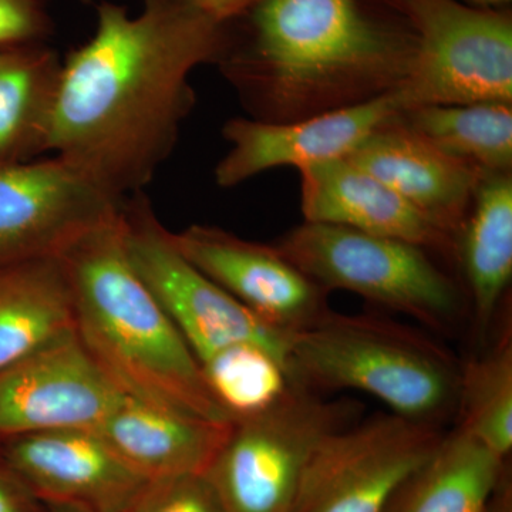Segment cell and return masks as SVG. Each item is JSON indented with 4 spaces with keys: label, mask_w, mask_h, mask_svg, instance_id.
<instances>
[{
    "label": "cell",
    "mask_w": 512,
    "mask_h": 512,
    "mask_svg": "<svg viewBox=\"0 0 512 512\" xmlns=\"http://www.w3.org/2000/svg\"><path fill=\"white\" fill-rule=\"evenodd\" d=\"M228 28L190 0H143L136 16L101 2L92 39L62 64L49 153L117 200L143 191L194 107L192 72L220 62Z\"/></svg>",
    "instance_id": "6da1fadb"
},
{
    "label": "cell",
    "mask_w": 512,
    "mask_h": 512,
    "mask_svg": "<svg viewBox=\"0 0 512 512\" xmlns=\"http://www.w3.org/2000/svg\"><path fill=\"white\" fill-rule=\"evenodd\" d=\"M220 66L251 119L288 123L396 92L417 40L382 0H261Z\"/></svg>",
    "instance_id": "7a4b0ae2"
},
{
    "label": "cell",
    "mask_w": 512,
    "mask_h": 512,
    "mask_svg": "<svg viewBox=\"0 0 512 512\" xmlns=\"http://www.w3.org/2000/svg\"><path fill=\"white\" fill-rule=\"evenodd\" d=\"M62 259L77 335L121 392L161 409L231 423L194 352L131 265L121 211L80 238Z\"/></svg>",
    "instance_id": "3957f363"
},
{
    "label": "cell",
    "mask_w": 512,
    "mask_h": 512,
    "mask_svg": "<svg viewBox=\"0 0 512 512\" xmlns=\"http://www.w3.org/2000/svg\"><path fill=\"white\" fill-rule=\"evenodd\" d=\"M289 365L303 389L357 390L393 414L444 427L456 416L461 363L423 333L372 315L329 311L289 333Z\"/></svg>",
    "instance_id": "277c9868"
},
{
    "label": "cell",
    "mask_w": 512,
    "mask_h": 512,
    "mask_svg": "<svg viewBox=\"0 0 512 512\" xmlns=\"http://www.w3.org/2000/svg\"><path fill=\"white\" fill-rule=\"evenodd\" d=\"M275 247L326 292L356 293L436 332L456 328L466 311L456 282L409 242L305 221Z\"/></svg>",
    "instance_id": "5b68a950"
},
{
    "label": "cell",
    "mask_w": 512,
    "mask_h": 512,
    "mask_svg": "<svg viewBox=\"0 0 512 512\" xmlns=\"http://www.w3.org/2000/svg\"><path fill=\"white\" fill-rule=\"evenodd\" d=\"M416 35L412 67L394 92L402 110L512 103V13L460 0H389Z\"/></svg>",
    "instance_id": "8992f818"
},
{
    "label": "cell",
    "mask_w": 512,
    "mask_h": 512,
    "mask_svg": "<svg viewBox=\"0 0 512 512\" xmlns=\"http://www.w3.org/2000/svg\"><path fill=\"white\" fill-rule=\"evenodd\" d=\"M359 407L299 389L269 412L234 421L204 474L222 510L289 512L316 448L352 424Z\"/></svg>",
    "instance_id": "52a82bcc"
},
{
    "label": "cell",
    "mask_w": 512,
    "mask_h": 512,
    "mask_svg": "<svg viewBox=\"0 0 512 512\" xmlns=\"http://www.w3.org/2000/svg\"><path fill=\"white\" fill-rule=\"evenodd\" d=\"M124 245L131 265L173 320L198 362L232 343L264 346L289 369V333L272 328L198 271L175 248L144 191L121 210ZM292 372V370H291Z\"/></svg>",
    "instance_id": "ba28073f"
},
{
    "label": "cell",
    "mask_w": 512,
    "mask_h": 512,
    "mask_svg": "<svg viewBox=\"0 0 512 512\" xmlns=\"http://www.w3.org/2000/svg\"><path fill=\"white\" fill-rule=\"evenodd\" d=\"M444 433L393 413L353 421L316 448L289 512H383Z\"/></svg>",
    "instance_id": "9c48e42d"
},
{
    "label": "cell",
    "mask_w": 512,
    "mask_h": 512,
    "mask_svg": "<svg viewBox=\"0 0 512 512\" xmlns=\"http://www.w3.org/2000/svg\"><path fill=\"white\" fill-rule=\"evenodd\" d=\"M123 202L56 156L0 164V266L62 256Z\"/></svg>",
    "instance_id": "30bf717a"
},
{
    "label": "cell",
    "mask_w": 512,
    "mask_h": 512,
    "mask_svg": "<svg viewBox=\"0 0 512 512\" xmlns=\"http://www.w3.org/2000/svg\"><path fill=\"white\" fill-rule=\"evenodd\" d=\"M126 399L73 330L0 372V441L96 430Z\"/></svg>",
    "instance_id": "8fae6325"
},
{
    "label": "cell",
    "mask_w": 512,
    "mask_h": 512,
    "mask_svg": "<svg viewBox=\"0 0 512 512\" xmlns=\"http://www.w3.org/2000/svg\"><path fill=\"white\" fill-rule=\"evenodd\" d=\"M171 239L198 271L272 328L296 332L329 311L328 292L275 245L247 241L208 225L171 232Z\"/></svg>",
    "instance_id": "7c38bea8"
},
{
    "label": "cell",
    "mask_w": 512,
    "mask_h": 512,
    "mask_svg": "<svg viewBox=\"0 0 512 512\" xmlns=\"http://www.w3.org/2000/svg\"><path fill=\"white\" fill-rule=\"evenodd\" d=\"M0 444V456L46 505L124 512L150 481L92 429L42 431Z\"/></svg>",
    "instance_id": "4fadbf2b"
},
{
    "label": "cell",
    "mask_w": 512,
    "mask_h": 512,
    "mask_svg": "<svg viewBox=\"0 0 512 512\" xmlns=\"http://www.w3.org/2000/svg\"><path fill=\"white\" fill-rule=\"evenodd\" d=\"M402 111L393 92L288 123L235 117L222 128L231 147L215 167V181L222 188H231L274 168L292 165L301 170L346 158L376 128Z\"/></svg>",
    "instance_id": "5bb4252c"
},
{
    "label": "cell",
    "mask_w": 512,
    "mask_h": 512,
    "mask_svg": "<svg viewBox=\"0 0 512 512\" xmlns=\"http://www.w3.org/2000/svg\"><path fill=\"white\" fill-rule=\"evenodd\" d=\"M397 117L376 128L346 160L382 181L454 239L485 173L447 156Z\"/></svg>",
    "instance_id": "9a60e30c"
},
{
    "label": "cell",
    "mask_w": 512,
    "mask_h": 512,
    "mask_svg": "<svg viewBox=\"0 0 512 512\" xmlns=\"http://www.w3.org/2000/svg\"><path fill=\"white\" fill-rule=\"evenodd\" d=\"M298 171L306 222L352 228L453 256L454 239L450 235L346 158Z\"/></svg>",
    "instance_id": "2e32d148"
},
{
    "label": "cell",
    "mask_w": 512,
    "mask_h": 512,
    "mask_svg": "<svg viewBox=\"0 0 512 512\" xmlns=\"http://www.w3.org/2000/svg\"><path fill=\"white\" fill-rule=\"evenodd\" d=\"M232 423H217L127 397L96 431L147 480L205 474Z\"/></svg>",
    "instance_id": "e0dca14e"
},
{
    "label": "cell",
    "mask_w": 512,
    "mask_h": 512,
    "mask_svg": "<svg viewBox=\"0 0 512 512\" xmlns=\"http://www.w3.org/2000/svg\"><path fill=\"white\" fill-rule=\"evenodd\" d=\"M76 330L62 256L0 266V372Z\"/></svg>",
    "instance_id": "ac0fdd59"
},
{
    "label": "cell",
    "mask_w": 512,
    "mask_h": 512,
    "mask_svg": "<svg viewBox=\"0 0 512 512\" xmlns=\"http://www.w3.org/2000/svg\"><path fill=\"white\" fill-rule=\"evenodd\" d=\"M478 332L487 335L512 278V175L484 174L454 238Z\"/></svg>",
    "instance_id": "d6986e66"
},
{
    "label": "cell",
    "mask_w": 512,
    "mask_h": 512,
    "mask_svg": "<svg viewBox=\"0 0 512 512\" xmlns=\"http://www.w3.org/2000/svg\"><path fill=\"white\" fill-rule=\"evenodd\" d=\"M508 473L505 458L456 426L383 512H488Z\"/></svg>",
    "instance_id": "ffe728a7"
},
{
    "label": "cell",
    "mask_w": 512,
    "mask_h": 512,
    "mask_svg": "<svg viewBox=\"0 0 512 512\" xmlns=\"http://www.w3.org/2000/svg\"><path fill=\"white\" fill-rule=\"evenodd\" d=\"M62 64L43 42L0 47V164L49 153Z\"/></svg>",
    "instance_id": "44dd1931"
},
{
    "label": "cell",
    "mask_w": 512,
    "mask_h": 512,
    "mask_svg": "<svg viewBox=\"0 0 512 512\" xmlns=\"http://www.w3.org/2000/svg\"><path fill=\"white\" fill-rule=\"evenodd\" d=\"M397 119L447 156L485 174L511 173L512 103L423 106Z\"/></svg>",
    "instance_id": "7402d4cb"
},
{
    "label": "cell",
    "mask_w": 512,
    "mask_h": 512,
    "mask_svg": "<svg viewBox=\"0 0 512 512\" xmlns=\"http://www.w3.org/2000/svg\"><path fill=\"white\" fill-rule=\"evenodd\" d=\"M205 383L231 423L251 419L303 389L291 369L271 350L239 342L200 360Z\"/></svg>",
    "instance_id": "603a6c76"
},
{
    "label": "cell",
    "mask_w": 512,
    "mask_h": 512,
    "mask_svg": "<svg viewBox=\"0 0 512 512\" xmlns=\"http://www.w3.org/2000/svg\"><path fill=\"white\" fill-rule=\"evenodd\" d=\"M457 427L507 460L512 450V338L461 365Z\"/></svg>",
    "instance_id": "cb8c5ba5"
},
{
    "label": "cell",
    "mask_w": 512,
    "mask_h": 512,
    "mask_svg": "<svg viewBox=\"0 0 512 512\" xmlns=\"http://www.w3.org/2000/svg\"><path fill=\"white\" fill-rule=\"evenodd\" d=\"M124 512H224L204 474L150 480Z\"/></svg>",
    "instance_id": "d4e9b609"
},
{
    "label": "cell",
    "mask_w": 512,
    "mask_h": 512,
    "mask_svg": "<svg viewBox=\"0 0 512 512\" xmlns=\"http://www.w3.org/2000/svg\"><path fill=\"white\" fill-rule=\"evenodd\" d=\"M49 32L45 0H0V47L43 42Z\"/></svg>",
    "instance_id": "484cf974"
},
{
    "label": "cell",
    "mask_w": 512,
    "mask_h": 512,
    "mask_svg": "<svg viewBox=\"0 0 512 512\" xmlns=\"http://www.w3.org/2000/svg\"><path fill=\"white\" fill-rule=\"evenodd\" d=\"M40 504L28 485L0 456V512H40Z\"/></svg>",
    "instance_id": "4316f807"
},
{
    "label": "cell",
    "mask_w": 512,
    "mask_h": 512,
    "mask_svg": "<svg viewBox=\"0 0 512 512\" xmlns=\"http://www.w3.org/2000/svg\"><path fill=\"white\" fill-rule=\"evenodd\" d=\"M190 2L205 15L222 25L229 26L245 18L261 0H190Z\"/></svg>",
    "instance_id": "83f0119b"
},
{
    "label": "cell",
    "mask_w": 512,
    "mask_h": 512,
    "mask_svg": "<svg viewBox=\"0 0 512 512\" xmlns=\"http://www.w3.org/2000/svg\"><path fill=\"white\" fill-rule=\"evenodd\" d=\"M460 2L478 6V8H507L511 0H460Z\"/></svg>",
    "instance_id": "f1b7e54d"
},
{
    "label": "cell",
    "mask_w": 512,
    "mask_h": 512,
    "mask_svg": "<svg viewBox=\"0 0 512 512\" xmlns=\"http://www.w3.org/2000/svg\"><path fill=\"white\" fill-rule=\"evenodd\" d=\"M49 512H90L83 508L73 507V505H47Z\"/></svg>",
    "instance_id": "f546056e"
},
{
    "label": "cell",
    "mask_w": 512,
    "mask_h": 512,
    "mask_svg": "<svg viewBox=\"0 0 512 512\" xmlns=\"http://www.w3.org/2000/svg\"><path fill=\"white\" fill-rule=\"evenodd\" d=\"M80 2H83V3H92L93 0H80Z\"/></svg>",
    "instance_id": "4dcf8cb0"
}]
</instances>
